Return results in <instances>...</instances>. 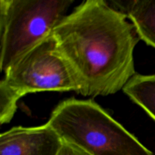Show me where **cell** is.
I'll use <instances>...</instances> for the list:
<instances>
[{"label": "cell", "instance_id": "cell-9", "mask_svg": "<svg viewBox=\"0 0 155 155\" xmlns=\"http://www.w3.org/2000/svg\"><path fill=\"white\" fill-rule=\"evenodd\" d=\"M58 155H90L89 153L81 149L79 147L73 144L65 142L63 141V144Z\"/></svg>", "mask_w": 155, "mask_h": 155}, {"label": "cell", "instance_id": "cell-4", "mask_svg": "<svg viewBox=\"0 0 155 155\" xmlns=\"http://www.w3.org/2000/svg\"><path fill=\"white\" fill-rule=\"evenodd\" d=\"M2 80L21 97L39 92H79L77 80L52 34L12 64Z\"/></svg>", "mask_w": 155, "mask_h": 155}, {"label": "cell", "instance_id": "cell-7", "mask_svg": "<svg viewBox=\"0 0 155 155\" xmlns=\"http://www.w3.org/2000/svg\"><path fill=\"white\" fill-rule=\"evenodd\" d=\"M123 90L155 121V75L136 74Z\"/></svg>", "mask_w": 155, "mask_h": 155}, {"label": "cell", "instance_id": "cell-1", "mask_svg": "<svg viewBox=\"0 0 155 155\" xmlns=\"http://www.w3.org/2000/svg\"><path fill=\"white\" fill-rule=\"evenodd\" d=\"M124 12L104 0H87L56 27L58 48L85 96L117 93L136 75L134 49L140 40Z\"/></svg>", "mask_w": 155, "mask_h": 155}, {"label": "cell", "instance_id": "cell-5", "mask_svg": "<svg viewBox=\"0 0 155 155\" xmlns=\"http://www.w3.org/2000/svg\"><path fill=\"white\" fill-rule=\"evenodd\" d=\"M63 144L48 124L15 127L0 135V155H58Z\"/></svg>", "mask_w": 155, "mask_h": 155}, {"label": "cell", "instance_id": "cell-3", "mask_svg": "<svg viewBox=\"0 0 155 155\" xmlns=\"http://www.w3.org/2000/svg\"><path fill=\"white\" fill-rule=\"evenodd\" d=\"M72 0H0V69L5 71L67 16Z\"/></svg>", "mask_w": 155, "mask_h": 155}, {"label": "cell", "instance_id": "cell-6", "mask_svg": "<svg viewBox=\"0 0 155 155\" xmlns=\"http://www.w3.org/2000/svg\"><path fill=\"white\" fill-rule=\"evenodd\" d=\"M127 15L138 34L147 45L155 48V0L112 2Z\"/></svg>", "mask_w": 155, "mask_h": 155}, {"label": "cell", "instance_id": "cell-2", "mask_svg": "<svg viewBox=\"0 0 155 155\" xmlns=\"http://www.w3.org/2000/svg\"><path fill=\"white\" fill-rule=\"evenodd\" d=\"M47 124L64 142L90 155H154L92 100L61 101Z\"/></svg>", "mask_w": 155, "mask_h": 155}, {"label": "cell", "instance_id": "cell-8", "mask_svg": "<svg viewBox=\"0 0 155 155\" xmlns=\"http://www.w3.org/2000/svg\"><path fill=\"white\" fill-rule=\"evenodd\" d=\"M21 95L8 86L2 80L0 82V124H8L12 120L17 110V103Z\"/></svg>", "mask_w": 155, "mask_h": 155}]
</instances>
